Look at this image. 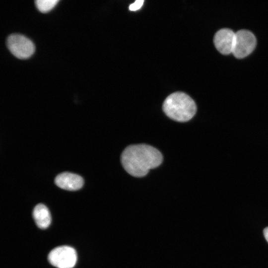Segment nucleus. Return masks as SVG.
<instances>
[{"label": "nucleus", "instance_id": "nucleus-7", "mask_svg": "<svg viewBox=\"0 0 268 268\" xmlns=\"http://www.w3.org/2000/svg\"><path fill=\"white\" fill-rule=\"evenodd\" d=\"M55 182L56 185L61 189L68 191H76L82 188L84 181L81 176L77 174L63 172L56 177Z\"/></svg>", "mask_w": 268, "mask_h": 268}, {"label": "nucleus", "instance_id": "nucleus-3", "mask_svg": "<svg viewBox=\"0 0 268 268\" xmlns=\"http://www.w3.org/2000/svg\"><path fill=\"white\" fill-rule=\"evenodd\" d=\"M6 44L11 53L20 59L29 58L35 51L33 42L26 37L19 34L9 35L6 39Z\"/></svg>", "mask_w": 268, "mask_h": 268}, {"label": "nucleus", "instance_id": "nucleus-10", "mask_svg": "<svg viewBox=\"0 0 268 268\" xmlns=\"http://www.w3.org/2000/svg\"><path fill=\"white\" fill-rule=\"evenodd\" d=\"M144 0H137L131 4L129 6V9L132 11H135L139 9L142 6Z\"/></svg>", "mask_w": 268, "mask_h": 268}, {"label": "nucleus", "instance_id": "nucleus-11", "mask_svg": "<svg viewBox=\"0 0 268 268\" xmlns=\"http://www.w3.org/2000/svg\"><path fill=\"white\" fill-rule=\"evenodd\" d=\"M263 233H264V235L265 236V239L268 242V227L265 228L264 229Z\"/></svg>", "mask_w": 268, "mask_h": 268}, {"label": "nucleus", "instance_id": "nucleus-1", "mask_svg": "<svg viewBox=\"0 0 268 268\" xmlns=\"http://www.w3.org/2000/svg\"><path fill=\"white\" fill-rule=\"evenodd\" d=\"M121 161L124 169L135 177H142L159 166L163 161L161 153L145 144L131 145L123 151Z\"/></svg>", "mask_w": 268, "mask_h": 268}, {"label": "nucleus", "instance_id": "nucleus-6", "mask_svg": "<svg viewBox=\"0 0 268 268\" xmlns=\"http://www.w3.org/2000/svg\"><path fill=\"white\" fill-rule=\"evenodd\" d=\"M235 39V33L228 28L218 30L215 34L214 43L217 50L223 55L232 53Z\"/></svg>", "mask_w": 268, "mask_h": 268}, {"label": "nucleus", "instance_id": "nucleus-5", "mask_svg": "<svg viewBox=\"0 0 268 268\" xmlns=\"http://www.w3.org/2000/svg\"><path fill=\"white\" fill-rule=\"evenodd\" d=\"M256 45V39L254 35L249 30H240L235 33L232 54L237 58H244L253 51Z\"/></svg>", "mask_w": 268, "mask_h": 268}, {"label": "nucleus", "instance_id": "nucleus-4", "mask_svg": "<svg viewBox=\"0 0 268 268\" xmlns=\"http://www.w3.org/2000/svg\"><path fill=\"white\" fill-rule=\"evenodd\" d=\"M49 263L57 268H72L77 261L76 251L68 246H61L53 249L49 254Z\"/></svg>", "mask_w": 268, "mask_h": 268}, {"label": "nucleus", "instance_id": "nucleus-9", "mask_svg": "<svg viewBox=\"0 0 268 268\" xmlns=\"http://www.w3.org/2000/svg\"><path fill=\"white\" fill-rule=\"evenodd\" d=\"M59 1V0H36L35 3L39 11L46 12L50 10Z\"/></svg>", "mask_w": 268, "mask_h": 268}, {"label": "nucleus", "instance_id": "nucleus-8", "mask_svg": "<svg viewBox=\"0 0 268 268\" xmlns=\"http://www.w3.org/2000/svg\"><path fill=\"white\" fill-rule=\"evenodd\" d=\"M33 217L37 226L41 229H46L51 222V216L47 207L39 203L35 206L33 211Z\"/></svg>", "mask_w": 268, "mask_h": 268}, {"label": "nucleus", "instance_id": "nucleus-2", "mask_svg": "<svg viewBox=\"0 0 268 268\" xmlns=\"http://www.w3.org/2000/svg\"><path fill=\"white\" fill-rule=\"evenodd\" d=\"M162 108L167 116L179 122L190 120L197 112L194 101L182 92H174L169 95L164 100Z\"/></svg>", "mask_w": 268, "mask_h": 268}]
</instances>
